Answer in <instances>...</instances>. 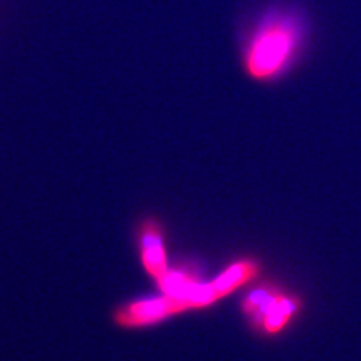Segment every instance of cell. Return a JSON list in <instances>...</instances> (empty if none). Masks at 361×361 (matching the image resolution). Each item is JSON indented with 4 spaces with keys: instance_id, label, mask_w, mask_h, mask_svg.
Returning <instances> with one entry per match:
<instances>
[{
    "instance_id": "1",
    "label": "cell",
    "mask_w": 361,
    "mask_h": 361,
    "mask_svg": "<svg viewBox=\"0 0 361 361\" xmlns=\"http://www.w3.org/2000/svg\"><path fill=\"white\" fill-rule=\"evenodd\" d=\"M310 25L293 6L274 5L259 14L244 33L240 65L248 80L271 86L283 80L307 49Z\"/></svg>"
},
{
    "instance_id": "5",
    "label": "cell",
    "mask_w": 361,
    "mask_h": 361,
    "mask_svg": "<svg viewBox=\"0 0 361 361\" xmlns=\"http://www.w3.org/2000/svg\"><path fill=\"white\" fill-rule=\"evenodd\" d=\"M292 312H293L292 301H289L285 297H281L279 300V302L273 307V310L268 312L262 318V322H264V326L267 329V331L276 333V331L283 329V325L288 322Z\"/></svg>"
},
{
    "instance_id": "2",
    "label": "cell",
    "mask_w": 361,
    "mask_h": 361,
    "mask_svg": "<svg viewBox=\"0 0 361 361\" xmlns=\"http://www.w3.org/2000/svg\"><path fill=\"white\" fill-rule=\"evenodd\" d=\"M185 312V306L171 295L130 300L116 304L110 312L113 325L121 330H142L164 322L175 314Z\"/></svg>"
},
{
    "instance_id": "3",
    "label": "cell",
    "mask_w": 361,
    "mask_h": 361,
    "mask_svg": "<svg viewBox=\"0 0 361 361\" xmlns=\"http://www.w3.org/2000/svg\"><path fill=\"white\" fill-rule=\"evenodd\" d=\"M134 240L145 273L158 285L169 273L164 231L160 220L151 216L140 219L134 228Z\"/></svg>"
},
{
    "instance_id": "4",
    "label": "cell",
    "mask_w": 361,
    "mask_h": 361,
    "mask_svg": "<svg viewBox=\"0 0 361 361\" xmlns=\"http://www.w3.org/2000/svg\"><path fill=\"white\" fill-rule=\"evenodd\" d=\"M256 273H257V268L255 264L241 262V264L233 265L231 269L223 273L217 280H214L209 283L214 298L217 301L226 297L235 288L241 286L247 280H250L253 276H256Z\"/></svg>"
}]
</instances>
